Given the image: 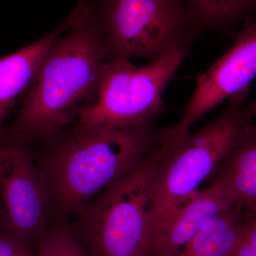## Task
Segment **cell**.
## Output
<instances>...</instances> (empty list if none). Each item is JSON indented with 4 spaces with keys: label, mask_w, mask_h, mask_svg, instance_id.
<instances>
[{
    "label": "cell",
    "mask_w": 256,
    "mask_h": 256,
    "mask_svg": "<svg viewBox=\"0 0 256 256\" xmlns=\"http://www.w3.org/2000/svg\"><path fill=\"white\" fill-rule=\"evenodd\" d=\"M18 116L5 132L28 144L54 140L95 102L106 60L96 8L80 2L64 22Z\"/></svg>",
    "instance_id": "6da1fadb"
},
{
    "label": "cell",
    "mask_w": 256,
    "mask_h": 256,
    "mask_svg": "<svg viewBox=\"0 0 256 256\" xmlns=\"http://www.w3.org/2000/svg\"><path fill=\"white\" fill-rule=\"evenodd\" d=\"M161 133L153 124H77L58 140L42 170L50 203L63 214L78 212L136 168L156 148Z\"/></svg>",
    "instance_id": "7a4b0ae2"
},
{
    "label": "cell",
    "mask_w": 256,
    "mask_h": 256,
    "mask_svg": "<svg viewBox=\"0 0 256 256\" xmlns=\"http://www.w3.org/2000/svg\"><path fill=\"white\" fill-rule=\"evenodd\" d=\"M247 98L248 90L234 96L218 117L196 132L162 130L163 151L152 190L150 230L212 176L254 124Z\"/></svg>",
    "instance_id": "3957f363"
},
{
    "label": "cell",
    "mask_w": 256,
    "mask_h": 256,
    "mask_svg": "<svg viewBox=\"0 0 256 256\" xmlns=\"http://www.w3.org/2000/svg\"><path fill=\"white\" fill-rule=\"evenodd\" d=\"M163 151L151 152L78 210V226L94 256H146L152 190Z\"/></svg>",
    "instance_id": "277c9868"
},
{
    "label": "cell",
    "mask_w": 256,
    "mask_h": 256,
    "mask_svg": "<svg viewBox=\"0 0 256 256\" xmlns=\"http://www.w3.org/2000/svg\"><path fill=\"white\" fill-rule=\"evenodd\" d=\"M96 12L108 58L156 62L200 33L183 0H102Z\"/></svg>",
    "instance_id": "5b68a950"
},
{
    "label": "cell",
    "mask_w": 256,
    "mask_h": 256,
    "mask_svg": "<svg viewBox=\"0 0 256 256\" xmlns=\"http://www.w3.org/2000/svg\"><path fill=\"white\" fill-rule=\"evenodd\" d=\"M188 50H176L146 66L111 57L106 60L97 98L82 111V126L130 127L153 124L163 110V94Z\"/></svg>",
    "instance_id": "8992f818"
},
{
    "label": "cell",
    "mask_w": 256,
    "mask_h": 256,
    "mask_svg": "<svg viewBox=\"0 0 256 256\" xmlns=\"http://www.w3.org/2000/svg\"><path fill=\"white\" fill-rule=\"evenodd\" d=\"M50 192L28 144L0 132V234L31 245L43 232Z\"/></svg>",
    "instance_id": "52a82bcc"
},
{
    "label": "cell",
    "mask_w": 256,
    "mask_h": 256,
    "mask_svg": "<svg viewBox=\"0 0 256 256\" xmlns=\"http://www.w3.org/2000/svg\"><path fill=\"white\" fill-rule=\"evenodd\" d=\"M256 76V18H247L232 46L215 63L196 77V88L182 117L169 127L180 134L220 102L248 90Z\"/></svg>",
    "instance_id": "ba28073f"
},
{
    "label": "cell",
    "mask_w": 256,
    "mask_h": 256,
    "mask_svg": "<svg viewBox=\"0 0 256 256\" xmlns=\"http://www.w3.org/2000/svg\"><path fill=\"white\" fill-rule=\"evenodd\" d=\"M232 206L210 185L182 202L151 229L146 256H173L208 222Z\"/></svg>",
    "instance_id": "9c48e42d"
},
{
    "label": "cell",
    "mask_w": 256,
    "mask_h": 256,
    "mask_svg": "<svg viewBox=\"0 0 256 256\" xmlns=\"http://www.w3.org/2000/svg\"><path fill=\"white\" fill-rule=\"evenodd\" d=\"M64 26L63 23L40 40L0 58V132L8 114L30 92L45 56Z\"/></svg>",
    "instance_id": "30bf717a"
},
{
    "label": "cell",
    "mask_w": 256,
    "mask_h": 256,
    "mask_svg": "<svg viewBox=\"0 0 256 256\" xmlns=\"http://www.w3.org/2000/svg\"><path fill=\"white\" fill-rule=\"evenodd\" d=\"M208 180L232 205L256 200V126L252 124L224 156Z\"/></svg>",
    "instance_id": "8fae6325"
},
{
    "label": "cell",
    "mask_w": 256,
    "mask_h": 256,
    "mask_svg": "<svg viewBox=\"0 0 256 256\" xmlns=\"http://www.w3.org/2000/svg\"><path fill=\"white\" fill-rule=\"evenodd\" d=\"M245 218L235 205L212 218L173 256H234Z\"/></svg>",
    "instance_id": "7c38bea8"
},
{
    "label": "cell",
    "mask_w": 256,
    "mask_h": 256,
    "mask_svg": "<svg viewBox=\"0 0 256 256\" xmlns=\"http://www.w3.org/2000/svg\"><path fill=\"white\" fill-rule=\"evenodd\" d=\"M200 33L230 32L256 8V0H183Z\"/></svg>",
    "instance_id": "4fadbf2b"
},
{
    "label": "cell",
    "mask_w": 256,
    "mask_h": 256,
    "mask_svg": "<svg viewBox=\"0 0 256 256\" xmlns=\"http://www.w3.org/2000/svg\"><path fill=\"white\" fill-rule=\"evenodd\" d=\"M36 256H88L68 228L60 227L45 234Z\"/></svg>",
    "instance_id": "5bb4252c"
},
{
    "label": "cell",
    "mask_w": 256,
    "mask_h": 256,
    "mask_svg": "<svg viewBox=\"0 0 256 256\" xmlns=\"http://www.w3.org/2000/svg\"><path fill=\"white\" fill-rule=\"evenodd\" d=\"M234 256H256V222L246 210L242 234Z\"/></svg>",
    "instance_id": "9a60e30c"
},
{
    "label": "cell",
    "mask_w": 256,
    "mask_h": 256,
    "mask_svg": "<svg viewBox=\"0 0 256 256\" xmlns=\"http://www.w3.org/2000/svg\"><path fill=\"white\" fill-rule=\"evenodd\" d=\"M0 256H36L31 246L8 235L0 234Z\"/></svg>",
    "instance_id": "2e32d148"
},
{
    "label": "cell",
    "mask_w": 256,
    "mask_h": 256,
    "mask_svg": "<svg viewBox=\"0 0 256 256\" xmlns=\"http://www.w3.org/2000/svg\"><path fill=\"white\" fill-rule=\"evenodd\" d=\"M246 212L255 220L256 222V200L242 206Z\"/></svg>",
    "instance_id": "e0dca14e"
},
{
    "label": "cell",
    "mask_w": 256,
    "mask_h": 256,
    "mask_svg": "<svg viewBox=\"0 0 256 256\" xmlns=\"http://www.w3.org/2000/svg\"><path fill=\"white\" fill-rule=\"evenodd\" d=\"M248 106L252 116L254 118H256V100L252 102V104H248Z\"/></svg>",
    "instance_id": "ac0fdd59"
},
{
    "label": "cell",
    "mask_w": 256,
    "mask_h": 256,
    "mask_svg": "<svg viewBox=\"0 0 256 256\" xmlns=\"http://www.w3.org/2000/svg\"><path fill=\"white\" fill-rule=\"evenodd\" d=\"M254 16H255V18H256V14L254 15Z\"/></svg>",
    "instance_id": "d6986e66"
}]
</instances>
